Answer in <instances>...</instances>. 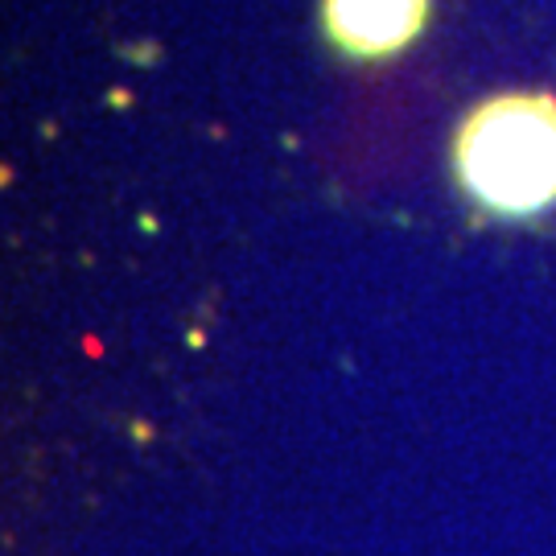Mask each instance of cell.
I'll return each instance as SVG.
<instances>
[{
	"instance_id": "6da1fadb",
	"label": "cell",
	"mask_w": 556,
	"mask_h": 556,
	"mask_svg": "<svg viewBox=\"0 0 556 556\" xmlns=\"http://www.w3.org/2000/svg\"><path fill=\"white\" fill-rule=\"evenodd\" d=\"M462 190L498 219H536L556 206V96L516 91L478 103L454 140Z\"/></svg>"
},
{
	"instance_id": "7a4b0ae2",
	"label": "cell",
	"mask_w": 556,
	"mask_h": 556,
	"mask_svg": "<svg viewBox=\"0 0 556 556\" xmlns=\"http://www.w3.org/2000/svg\"><path fill=\"white\" fill-rule=\"evenodd\" d=\"M433 0H321V29L355 62L396 59L425 34Z\"/></svg>"
}]
</instances>
